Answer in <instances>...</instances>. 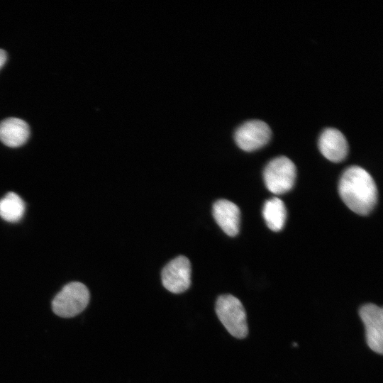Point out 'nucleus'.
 Instances as JSON below:
<instances>
[{"label": "nucleus", "mask_w": 383, "mask_h": 383, "mask_svg": "<svg viewBox=\"0 0 383 383\" xmlns=\"http://www.w3.org/2000/svg\"><path fill=\"white\" fill-rule=\"evenodd\" d=\"M164 287L174 294H180L191 284V264L187 257L178 256L169 262L161 273Z\"/></svg>", "instance_id": "obj_6"}, {"label": "nucleus", "mask_w": 383, "mask_h": 383, "mask_svg": "<svg viewBox=\"0 0 383 383\" xmlns=\"http://www.w3.org/2000/svg\"><path fill=\"white\" fill-rule=\"evenodd\" d=\"M318 148L321 154L333 162L343 161L348 152V144L344 135L338 129L328 128L321 134Z\"/></svg>", "instance_id": "obj_8"}, {"label": "nucleus", "mask_w": 383, "mask_h": 383, "mask_svg": "<svg viewBox=\"0 0 383 383\" xmlns=\"http://www.w3.org/2000/svg\"><path fill=\"white\" fill-rule=\"evenodd\" d=\"M213 216L217 224L229 236L236 235L240 230V211L233 202L219 199L213 205Z\"/></svg>", "instance_id": "obj_9"}, {"label": "nucleus", "mask_w": 383, "mask_h": 383, "mask_svg": "<svg viewBox=\"0 0 383 383\" xmlns=\"http://www.w3.org/2000/svg\"><path fill=\"white\" fill-rule=\"evenodd\" d=\"M263 218L272 231H279L285 224L287 209L284 202L277 197L267 200L262 209Z\"/></svg>", "instance_id": "obj_11"}, {"label": "nucleus", "mask_w": 383, "mask_h": 383, "mask_svg": "<svg viewBox=\"0 0 383 383\" xmlns=\"http://www.w3.org/2000/svg\"><path fill=\"white\" fill-rule=\"evenodd\" d=\"M216 313L228 332L239 339L248 334L247 316L241 301L232 294H223L216 302Z\"/></svg>", "instance_id": "obj_2"}, {"label": "nucleus", "mask_w": 383, "mask_h": 383, "mask_svg": "<svg viewBox=\"0 0 383 383\" xmlns=\"http://www.w3.org/2000/svg\"><path fill=\"white\" fill-rule=\"evenodd\" d=\"M296 177L294 162L285 156L272 159L266 165L263 179L266 187L275 194H282L291 190Z\"/></svg>", "instance_id": "obj_4"}, {"label": "nucleus", "mask_w": 383, "mask_h": 383, "mask_svg": "<svg viewBox=\"0 0 383 383\" xmlns=\"http://www.w3.org/2000/svg\"><path fill=\"white\" fill-rule=\"evenodd\" d=\"M89 298V289L84 284L72 282L64 286L54 297L52 309L60 317H74L86 309Z\"/></svg>", "instance_id": "obj_3"}, {"label": "nucleus", "mask_w": 383, "mask_h": 383, "mask_svg": "<svg viewBox=\"0 0 383 383\" xmlns=\"http://www.w3.org/2000/svg\"><path fill=\"white\" fill-rule=\"evenodd\" d=\"M359 315L365 326L366 340L374 352H383V310L382 307L368 303L362 305Z\"/></svg>", "instance_id": "obj_7"}, {"label": "nucleus", "mask_w": 383, "mask_h": 383, "mask_svg": "<svg viewBox=\"0 0 383 383\" xmlns=\"http://www.w3.org/2000/svg\"><path fill=\"white\" fill-rule=\"evenodd\" d=\"M6 60H7L6 52L4 50L0 49V69L4 66Z\"/></svg>", "instance_id": "obj_13"}, {"label": "nucleus", "mask_w": 383, "mask_h": 383, "mask_svg": "<svg viewBox=\"0 0 383 383\" xmlns=\"http://www.w3.org/2000/svg\"><path fill=\"white\" fill-rule=\"evenodd\" d=\"M30 136L28 124L18 118H9L0 123V140L6 146L23 145Z\"/></svg>", "instance_id": "obj_10"}, {"label": "nucleus", "mask_w": 383, "mask_h": 383, "mask_svg": "<svg viewBox=\"0 0 383 383\" xmlns=\"http://www.w3.org/2000/svg\"><path fill=\"white\" fill-rule=\"evenodd\" d=\"M338 192L345 204L353 212L365 216L374 208L377 189L372 176L359 166L347 168L342 174Z\"/></svg>", "instance_id": "obj_1"}, {"label": "nucleus", "mask_w": 383, "mask_h": 383, "mask_svg": "<svg viewBox=\"0 0 383 383\" xmlns=\"http://www.w3.org/2000/svg\"><path fill=\"white\" fill-rule=\"evenodd\" d=\"M25 203L14 192H9L0 199V216L8 222H17L25 213Z\"/></svg>", "instance_id": "obj_12"}, {"label": "nucleus", "mask_w": 383, "mask_h": 383, "mask_svg": "<svg viewBox=\"0 0 383 383\" xmlns=\"http://www.w3.org/2000/svg\"><path fill=\"white\" fill-rule=\"evenodd\" d=\"M272 135L269 126L260 120H250L240 126L235 133L237 145L244 151H254L265 145Z\"/></svg>", "instance_id": "obj_5"}]
</instances>
